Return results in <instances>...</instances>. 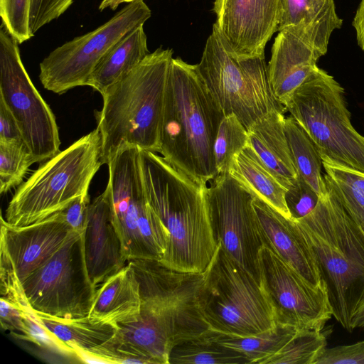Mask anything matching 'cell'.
<instances>
[{"label":"cell","instance_id":"cell-1","mask_svg":"<svg viewBox=\"0 0 364 364\" xmlns=\"http://www.w3.org/2000/svg\"><path fill=\"white\" fill-rule=\"evenodd\" d=\"M139 284L138 319L119 326L127 363L168 364L172 348L212 330L200 310L203 273L177 271L159 261L132 259Z\"/></svg>","mask_w":364,"mask_h":364},{"label":"cell","instance_id":"cell-2","mask_svg":"<svg viewBox=\"0 0 364 364\" xmlns=\"http://www.w3.org/2000/svg\"><path fill=\"white\" fill-rule=\"evenodd\" d=\"M140 164L147 200L168 232L159 262L177 271L204 272L218 246L205 196L206 186L157 153L140 149Z\"/></svg>","mask_w":364,"mask_h":364},{"label":"cell","instance_id":"cell-3","mask_svg":"<svg viewBox=\"0 0 364 364\" xmlns=\"http://www.w3.org/2000/svg\"><path fill=\"white\" fill-rule=\"evenodd\" d=\"M224 116L197 65L173 58L160 132L164 159L207 186L217 176L213 146Z\"/></svg>","mask_w":364,"mask_h":364},{"label":"cell","instance_id":"cell-4","mask_svg":"<svg viewBox=\"0 0 364 364\" xmlns=\"http://www.w3.org/2000/svg\"><path fill=\"white\" fill-rule=\"evenodd\" d=\"M171 49L157 48L102 95L97 113L102 164L123 146L159 153L160 132L171 65Z\"/></svg>","mask_w":364,"mask_h":364},{"label":"cell","instance_id":"cell-5","mask_svg":"<svg viewBox=\"0 0 364 364\" xmlns=\"http://www.w3.org/2000/svg\"><path fill=\"white\" fill-rule=\"evenodd\" d=\"M326 184L315 208L294 220L314 254L333 316L351 332L352 317L364 295V231Z\"/></svg>","mask_w":364,"mask_h":364},{"label":"cell","instance_id":"cell-6","mask_svg":"<svg viewBox=\"0 0 364 364\" xmlns=\"http://www.w3.org/2000/svg\"><path fill=\"white\" fill-rule=\"evenodd\" d=\"M100 156L97 127L43 163L18 186L6 209L5 221L14 226L41 221L88 193L102 165Z\"/></svg>","mask_w":364,"mask_h":364},{"label":"cell","instance_id":"cell-7","mask_svg":"<svg viewBox=\"0 0 364 364\" xmlns=\"http://www.w3.org/2000/svg\"><path fill=\"white\" fill-rule=\"evenodd\" d=\"M309 135L321 159L364 173V136L350 122L345 91L319 68L284 106Z\"/></svg>","mask_w":364,"mask_h":364},{"label":"cell","instance_id":"cell-8","mask_svg":"<svg viewBox=\"0 0 364 364\" xmlns=\"http://www.w3.org/2000/svg\"><path fill=\"white\" fill-rule=\"evenodd\" d=\"M197 68L225 116L234 114L247 130L270 113L286 111L271 86L265 55L237 56L215 25Z\"/></svg>","mask_w":364,"mask_h":364},{"label":"cell","instance_id":"cell-9","mask_svg":"<svg viewBox=\"0 0 364 364\" xmlns=\"http://www.w3.org/2000/svg\"><path fill=\"white\" fill-rule=\"evenodd\" d=\"M199 302L205 320L218 333L247 336L277 324L260 282L219 244L203 272Z\"/></svg>","mask_w":364,"mask_h":364},{"label":"cell","instance_id":"cell-10","mask_svg":"<svg viewBox=\"0 0 364 364\" xmlns=\"http://www.w3.org/2000/svg\"><path fill=\"white\" fill-rule=\"evenodd\" d=\"M107 166L112 219L127 260L160 261L167 247L168 232L147 200L140 149L122 146Z\"/></svg>","mask_w":364,"mask_h":364},{"label":"cell","instance_id":"cell-11","mask_svg":"<svg viewBox=\"0 0 364 364\" xmlns=\"http://www.w3.org/2000/svg\"><path fill=\"white\" fill-rule=\"evenodd\" d=\"M83 234L74 231L49 259L22 281L35 312L63 320L88 316L97 288L87 272Z\"/></svg>","mask_w":364,"mask_h":364},{"label":"cell","instance_id":"cell-12","mask_svg":"<svg viewBox=\"0 0 364 364\" xmlns=\"http://www.w3.org/2000/svg\"><path fill=\"white\" fill-rule=\"evenodd\" d=\"M144 0H136L108 21L51 51L40 63L39 79L43 87L61 95L87 85L95 67L106 54L132 30L151 17Z\"/></svg>","mask_w":364,"mask_h":364},{"label":"cell","instance_id":"cell-13","mask_svg":"<svg viewBox=\"0 0 364 364\" xmlns=\"http://www.w3.org/2000/svg\"><path fill=\"white\" fill-rule=\"evenodd\" d=\"M17 41L3 25L0 30V98L11 112L36 163L60 151L55 117L31 80Z\"/></svg>","mask_w":364,"mask_h":364},{"label":"cell","instance_id":"cell-14","mask_svg":"<svg viewBox=\"0 0 364 364\" xmlns=\"http://www.w3.org/2000/svg\"><path fill=\"white\" fill-rule=\"evenodd\" d=\"M213 181L205 196L215 240L259 282V254L265 244L253 206L255 196L229 173Z\"/></svg>","mask_w":364,"mask_h":364},{"label":"cell","instance_id":"cell-15","mask_svg":"<svg viewBox=\"0 0 364 364\" xmlns=\"http://www.w3.org/2000/svg\"><path fill=\"white\" fill-rule=\"evenodd\" d=\"M259 271L277 323L323 328L333 316L324 282L318 287L311 284L267 245L259 251Z\"/></svg>","mask_w":364,"mask_h":364},{"label":"cell","instance_id":"cell-16","mask_svg":"<svg viewBox=\"0 0 364 364\" xmlns=\"http://www.w3.org/2000/svg\"><path fill=\"white\" fill-rule=\"evenodd\" d=\"M279 7L280 0H215L214 25L237 56L263 55L277 31Z\"/></svg>","mask_w":364,"mask_h":364},{"label":"cell","instance_id":"cell-17","mask_svg":"<svg viewBox=\"0 0 364 364\" xmlns=\"http://www.w3.org/2000/svg\"><path fill=\"white\" fill-rule=\"evenodd\" d=\"M73 232L61 211L24 226L9 225L1 215L0 245L6 250L22 282L49 259Z\"/></svg>","mask_w":364,"mask_h":364},{"label":"cell","instance_id":"cell-18","mask_svg":"<svg viewBox=\"0 0 364 364\" xmlns=\"http://www.w3.org/2000/svg\"><path fill=\"white\" fill-rule=\"evenodd\" d=\"M83 246L87 272L97 289L128 262L112 222L107 186L89 205Z\"/></svg>","mask_w":364,"mask_h":364},{"label":"cell","instance_id":"cell-19","mask_svg":"<svg viewBox=\"0 0 364 364\" xmlns=\"http://www.w3.org/2000/svg\"><path fill=\"white\" fill-rule=\"evenodd\" d=\"M36 314L41 323L71 348L82 362L125 363L126 358L121 350L119 326L92 322L87 316L63 320Z\"/></svg>","mask_w":364,"mask_h":364},{"label":"cell","instance_id":"cell-20","mask_svg":"<svg viewBox=\"0 0 364 364\" xmlns=\"http://www.w3.org/2000/svg\"><path fill=\"white\" fill-rule=\"evenodd\" d=\"M253 206L265 245L304 279L318 287L323 282L311 249L293 219H289L255 197Z\"/></svg>","mask_w":364,"mask_h":364},{"label":"cell","instance_id":"cell-21","mask_svg":"<svg viewBox=\"0 0 364 364\" xmlns=\"http://www.w3.org/2000/svg\"><path fill=\"white\" fill-rule=\"evenodd\" d=\"M321 57L294 32L287 29L279 31L267 70L274 93L284 107L294 92L319 69L316 63Z\"/></svg>","mask_w":364,"mask_h":364},{"label":"cell","instance_id":"cell-22","mask_svg":"<svg viewBox=\"0 0 364 364\" xmlns=\"http://www.w3.org/2000/svg\"><path fill=\"white\" fill-rule=\"evenodd\" d=\"M342 24L333 0H280L277 31L294 32L321 56L328 50L332 33Z\"/></svg>","mask_w":364,"mask_h":364},{"label":"cell","instance_id":"cell-23","mask_svg":"<svg viewBox=\"0 0 364 364\" xmlns=\"http://www.w3.org/2000/svg\"><path fill=\"white\" fill-rule=\"evenodd\" d=\"M140 306L139 284L127 263L97 287L87 317L92 322L119 326L136 321Z\"/></svg>","mask_w":364,"mask_h":364},{"label":"cell","instance_id":"cell-24","mask_svg":"<svg viewBox=\"0 0 364 364\" xmlns=\"http://www.w3.org/2000/svg\"><path fill=\"white\" fill-rule=\"evenodd\" d=\"M283 112H274L248 129V145L258 158L287 190L297 180L295 168L284 131Z\"/></svg>","mask_w":364,"mask_h":364},{"label":"cell","instance_id":"cell-25","mask_svg":"<svg viewBox=\"0 0 364 364\" xmlns=\"http://www.w3.org/2000/svg\"><path fill=\"white\" fill-rule=\"evenodd\" d=\"M150 53L144 25L122 38L100 60L87 85L102 95L136 67Z\"/></svg>","mask_w":364,"mask_h":364},{"label":"cell","instance_id":"cell-26","mask_svg":"<svg viewBox=\"0 0 364 364\" xmlns=\"http://www.w3.org/2000/svg\"><path fill=\"white\" fill-rule=\"evenodd\" d=\"M229 173L255 197L284 217L291 219L285 195L287 189L276 179L247 144L234 159Z\"/></svg>","mask_w":364,"mask_h":364},{"label":"cell","instance_id":"cell-27","mask_svg":"<svg viewBox=\"0 0 364 364\" xmlns=\"http://www.w3.org/2000/svg\"><path fill=\"white\" fill-rule=\"evenodd\" d=\"M284 131L299 176L321 196L327 187L321 174L322 159L314 144L291 116L285 117Z\"/></svg>","mask_w":364,"mask_h":364},{"label":"cell","instance_id":"cell-28","mask_svg":"<svg viewBox=\"0 0 364 364\" xmlns=\"http://www.w3.org/2000/svg\"><path fill=\"white\" fill-rule=\"evenodd\" d=\"M324 179L348 214L364 231V173L322 158Z\"/></svg>","mask_w":364,"mask_h":364},{"label":"cell","instance_id":"cell-29","mask_svg":"<svg viewBox=\"0 0 364 364\" xmlns=\"http://www.w3.org/2000/svg\"><path fill=\"white\" fill-rule=\"evenodd\" d=\"M214 333L211 331L174 346L168 364H250L243 353L218 343Z\"/></svg>","mask_w":364,"mask_h":364},{"label":"cell","instance_id":"cell-30","mask_svg":"<svg viewBox=\"0 0 364 364\" xmlns=\"http://www.w3.org/2000/svg\"><path fill=\"white\" fill-rule=\"evenodd\" d=\"M298 328L277 323L273 328L255 335L238 336L215 331L214 337L222 345L243 353L250 364H259L262 360L277 353Z\"/></svg>","mask_w":364,"mask_h":364},{"label":"cell","instance_id":"cell-31","mask_svg":"<svg viewBox=\"0 0 364 364\" xmlns=\"http://www.w3.org/2000/svg\"><path fill=\"white\" fill-rule=\"evenodd\" d=\"M326 345V336L321 331L298 328L277 353L259 364H315Z\"/></svg>","mask_w":364,"mask_h":364},{"label":"cell","instance_id":"cell-32","mask_svg":"<svg viewBox=\"0 0 364 364\" xmlns=\"http://www.w3.org/2000/svg\"><path fill=\"white\" fill-rule=\"evenodd\" d=\"M248 144V130L230 114L223 118L215 137L213 154L218 175L229 173L235 157Z\"/></svg>","mask_w":364,"mask_h":364},{"label":"cell","instance_id":"cell-33","mask_svg":"<svg viewBox=\"0 0 364 364\" xmlns=\"http://www.w3.org/2000/svg\"><path fill=\"white\" fill-rule=\"evenodd\" d=\"M36 163L24 142H0V193L19 186L30 166Z\"/></svg>","mask_w":364,"mask_h":364},{"label":"cell","instance_id":"cell-34","mask_svg":"<svg viewBox=\"0 0 364 364\" xmlns=\"http://www.w3.org/2000/svg\"><path fill=\"white\" fill-rule=\"evenodd\" d=\"M31 0H0L2 25L21 44L33 36L30 30Z\"/></svg>","mask_w":364,"mask_h":364},{"label":"cell","instance_id":"cell-35","mask_svg":"<svg viewBox=\"0 0 364 364\" xmlns=\"http://www.w3.org/2000/svg\"><path fill=\"white\" fill-rule=\"evenodd\" d=\"M1 298L26 313L34 311L26 296L22 282L5 247L0 245Z\"/></svg>","mask_w":364,"mask_h":364},{"label":"cell","instance_id":"cell-36","mask_svg":"<svg viewBox=\"0 0 364 364\" xmlns=\"http://www.w3.org/2000/svg\"><path fill=\"white\" fill-rule=\"evenodd\" d=\"M285 200L291 219L298 220L309 214L316 206L318 194L301 177L286 192Z\"/></svg>","mask_w":364,"mask_h":364},{"label":"cell","instance_id":"cell-37","mask_svg":"<svg viewBox=\"0 0 364 364\" xmlns=\"http://www.w3.org/2000/svg\"><path fill=\"white\" fill-rule=\"evenodd\" d=\"M315 364H364V341L348 346L326 348Z\"/></svg>","mask_w":364,"mask_h":364},{"label":"cell","instance_id":"cell-38","mask_svg":"<svg viewBox=\"0 0 364 364\" xmlns=\"http://www.w3.org/2000/svg\"><path fill=\"white\" fill-rule=\"evenodd\" d=\"M1 324L4 329L9 330L16 337L26 341L28 328L26 322V313L6 300L1 298Z\"/></svg>","mask_w":364,"mask_h":364},{"label":"cell","instance_id":"cell-39","mask_svg":"<svg viewBox=\"0 0 364 364\" xmlns=\"http://www.w3.org/2000/svg\"><path fill=\"white\" fill-rule=\"evenodd\" d=\"M90 203V196L87 193L74 199L63 210H60L66 223L74 231L81 234L84 233Z\"/></svg>","mask_w":364,"mask_h":364},{"label":"cell","instance_id":"cell-40","mask_svg":"<svg viewBox=\"0 0 364 364\" xmlns=\"http://www.w3.org/2000/svg\"><path fill=\"white\" fill-rule=\"evenodd\" d=\"M0 142H24L16 120L0 98Z\"/></svg>","mask_w":364,"mask_h":364},{"label":"cell","instance_id":"cell-41","mask_svg":"<svg viewBox=\"0 0 364 364\" xmlns=\"http://www.w3.org/2000/svg\"><path fill=\"white\" fill-rule=\"evenodd\" d=\"M48 0H31L30 30L32 36L45 25Z\"/></svg>","mask_w":364,"mask_h":364},{"label":"cell","instance_id":"cell-42","mask_svg":"<svg viewBox=\"0 0 364 364\" xmlns=\"http://www.w3.org/2000/svg\"><path fill=\"white\" fill-rule=\"evenodd\" d=\"M352 25L355 32L358 45L364 52V0H361L358 4Z\"/></svg>","mask_w":364,"mask_h":364},{"label":"cell","instance_id":"cell-43","mask_svg":"<svg viewBox=\"0 0 364 364\" xmlns=\"http://www.w3.org/2000/svg\"><path fill=\"white\" fill-rule=\"evenodd\" d=\"M351 325L353 329L355 328H364V295L352 317Z\"/></svg>","mask_w":364,"mask_h":364},{"label":"cell","instance_id":"cell-44","mask_svg":"<svg viewBox=\"0 0 364 364\" xmlns=\"http://www.w3.org/2000/svg\"><path fill=\"white\" fill-rule=\"evenodd\" d=\"M129 0H102L100 4L99 9L102 11L107 8L115 10L122 3H129Z\"/></svg>","mask_w":364,"mask_h":364},{"label":"cell","instance_id":"cell-45","mask_svg":"<svg viewBox=\"0 0 364 364\" xmlns=\"http://www.w3.org/2000/svg\"><path fill=\"white\" fill-rule=\"evenodd\" d=\"M136 1V0H129V2H132V1Z\"/></svg>","mask_w":364,"mask_h":364}]
</instances>
